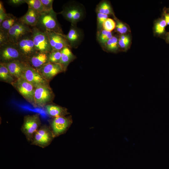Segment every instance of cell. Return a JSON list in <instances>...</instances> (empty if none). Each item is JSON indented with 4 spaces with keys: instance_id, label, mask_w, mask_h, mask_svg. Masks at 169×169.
Wrapping results in <instances>:
<instances>
[{
    "instance_id": "cell-1",
    "label": "cell",
    "mask_w": 169,
    "mask_h": 169,
    "mask_svg": "<svg viewBox=\"0 0 169 169\" xmlns=\"http://www.w3.org/2000/svg\"><path fill=\"white\" fill-rule=\"evenodd\" d=\"M56 15L57 13L53 10L39 13L37 23L34 27L44 32L51 31L63 34Z\"/></svg>"
},
{
    "instance_id": "cell-2",
    "label": "cell",
    "mask_w": 169,
    "mask_h": 169,
    "mask_svg": "<svg viewBox=\"0 0 169 169\" xmlns=\"http://www.w3.org/2000/svg\"><path fill=\"white\" fill-rule=\"evenodd\" d=\"M42 125L40 115L36 113L24 116L21 131L28 142H31L35 133Z\"/></svg>"
},
{
    "instance_id": "cell-3",
    "label": "cell",
    "mask_w": 169,
    "mask_h": 169,
    "mask_svg": "<svg viewBox=\"0 0 169 169\" xmlns=\"http://www.w3.org/2000/svg\"><path fill=\"white\" fill-rule=\"evenodd\" d=\"M54 95L49 85H41L35 88L34 107L42 108L51 104Z\"/></svg>"
},
{
    "instance_id": "cell-4",
    "label": "cell",
    "mask_w": 169,
    "mask_h": 169,
    "mask_svg": "<svg viewBox=\"0 0 169 169\" xmlns=\"http://www.w3.org/2000/svg\"><path fill=\"white\" fill-rule=\"evenodd\" d=\"M0 60L3 63L16 60L26 61L16 44L10 42L0 45Z\"/></svg>"
},
{
    "instance_id": "cell-5",
    "label": "cell",
    "mask_w": 169,
    "mask_h": 169,
    "mask_svg": "<svg viewBox=\"0 0 169 169\" xmlns=\"http://www.w3.org/2000/svg\"><path fill=\"white\" fill-rule=\"evenodd\" d=\"M12 85L23 97L34 106V93L35 87L23 77L17 79Z\"/></svg>"
},
{
    "instance_id": "cell-6",
    "label": "cell",
    "mask_w": 169,
    "mask_h": 169,
    "mask_svg": "<svg viewBox=\"0 0 169 169\" xmlns=\"http://www.w3.org/2000/svg\"><path fill=\"white\" fill-rule=\"evenodd\" d=\"M31 35L37 51L49 53L52 50L46 32L32 27Z\"/></svg>"
},
{
    "instance_id": "cell-7",
    "label": "cell",
    "mask_w": 169,
    "mask_h": 169,
    "mask_svg": "<svg viewBox=\"0 0 169 169\" xmlns=\"http://www.w3.org/2000/svg\"><path fill=\"white\" fill-rule=\"evenodd\" d=\"M54 138L49 126L43 125L34 134L31 144L44 148L51 144Z\"/></svg>"
},
{
    "instance_id": "cell-8",
    "label": "cell",
    "mask_w": 169,
    "mask_h": 169,
    "mask_svg": "<svg viewBox=\"0 0 169 169\" xmlns=\"http://www.w3.org/2000/svg\"><path fill=\"white\" fill-rule=\"evenodd\" d=\"M48 122L49 127L55 138L66 132L72 121L70 116H64L51 118Z\"/></svg>"
},
{
    "instance_id": "cell-9",
    "label": "cell",
    "mask_w": 169,
    "mask_h": 169,
    "mask_svg": "<svg viewBox=\"0 0 169 169\" xmlns=\"http://www.w3.org/2000/svg\"><path fill=\"white\" fill-rule=\"evenodd\" d=\"M31 32L32 28L18 20L7 32L8 41L16 44L21 38Z\"/></svg>"
},
{
    "instance_id": "cell-10",
    "label": "cell",
    "mask_w": 169,
    "mask_h": 169,
    "mask_svg": "<svg viewBox=\"0 0 169 169\" xmlns=\"http://www.w3.org/2000/svg\"><path fill=\"white\" fill-rule=\"evenodd\" d=\"M15 44L26 61L29 57L38 52L35 48L31 33L21 38Z\"/></svg>"
},
{
    "instance_id": "cell-11",
    "label": "cell",
    "mask_w": 169,
    "mask_h": 169,
    "mask_svg": "<svg viewBox=\"0 0 169 169\" xmlns=\"http://www.w3.org/2000/svg\"><path fill=\"white\" fill-rule=\"evenodd\" d=\"M22 77L32 84L35 88L41 85H49V82L44 78L38 71L28 63Z\"/></svg>"
},
{
    "instance_id": "cell-12",
    "label": "cell",
    "mask_w": 169,
    "mask_h": 169,
    "mask_svg": "<svg viewBox=\"0 0 169 169\" xmlns=\"http://www.w3.org/2000/svg\"><path fill=\"white\" fill-rule=\"evenodd\" d=\"M46 80L49 82L57 75L65 71L59 63L48 62L36 69Z\"/></svg>"
},
{
    "instance_id": "cell-13",
    "label": "cell",
    "mask_w": 169,
    "mask_h": 169,
    "mask_svg": "<svg viewBox=\"0 0 169 169\" xmlns=\"http://www.w3.org/2000/svg\"><path fill=\"white\" fill-rule=\"evenodd\" d=\"M52 50H61L64 48L70 47L68 42L64 37V34L53 32H46Z\"/></svg>"
},
{
    "instance_id": "cell-14",
    "label": "cell",
    "mask_w": 169,
    "mask_h": 169,
    "mask_svg": "<svg viewBox=\"0 0 169 169\" xmlns=\"http://www.w3.org/2000/svg\"><path fill=\"white\" fill-rule=\"evenodd\" d=\"M3 64L13 77L17 79L22 76L28 62L25 61L16 60Z\"/></svg>"
},
{
    "instance_id": "cell-15",
    "label": "cell",
    "mask_w": 169,
    "mask_h": 169,
    "mask_svg": "<svg viewBox=\"0 0 169 169\" xmlns=\"http://www.w3.org/2000/svg\"><path fill=\"white\" fill-rule=\"evenodd\" d=\"M49 53L37 52L29 57L27 62L33 68L38 69L48 62Z\"/></svg>"
},
{
    "instance_id": "cell-16",
    "label": "cell",
    "mask_w": 169,
    "mask_h": 169,
    "mask_svg": "<svg viewBox=\"0 0 169 169\" xmlns=\"http://www.w3.org/2000/svg\"><path fill=\"white\" fill-rule=\"evenodd\" d=\"M39 13L34 9L28 8L26 13L18 18L19 21L31 27H34L36 25Z\"/></svg>"
},
{
    "instance_id": "cell-17",
    "label": "cell",
    "mask_w": 169,
    "mask_h": 169,
    "mask_svg": "<svg viewBox=\"0 0 169 169\" xmlns=\"http://www.w3.org/2000/svg\"><path fill=\"white\" fill-rule=\"evenodd\" d=\"M44 107L47 115L51 118L66 116L69 114L66 108L55 104H50Z\"/></svg>"
},
{
    "instance_id": "cell-18",
    "label": "cell",
    "mask_w": 169,
    "mask_h": 169,
    "mask_svg": "<svg viewBox=\"0 0 169 169\" xmlns=\"http://www.w3.org/2000/svg\"><path fill=\"white\" fill-rule=\"evenodd\" d=\"M70 47H74L79 42L81 34L79 30L73 25L71 27L67 35H64Z\"/></svg>"
},
{
    "instance_id": "cell-19",
    "label": "cell",
    "mask_w": 169,
    "mask_h": 169,
    "mask_svg": "<svg viewBox=\"0 0 169 169\" xmlns=\"http://www.w3.org/2000/svg\"><path fill=\"white\" fill-rule=\"evenodd\" d=\"M70 48L66 47L61 50V56L59 64L62 66L65 71L69 63L76 58Z\"/></svg>"
},
{
    "instance_id": "cell-20",
    "label": "cell",
    "mask_w": 169,
    "mask_h": 169,
    "mask_svg": "<svg viewBox=\"0 0 169 169\" xmlns=\"http://www.w3.org/2000/svg\"><path fill=\"white\" fill-rule=\"evenodd\" d=\"M18 20V18L12 14L7 13L5 18L0 24V31L7 33Z\"/></svg>"
},
{
    "instance_id": "cell-21",
    "label": "cell",
    "mask_w": 169,
    "mask_h": 169,
    "mask_svg": "<svg viewBox=\"0 0 169 169\" xmlns=\"http://www.w3.org/2000/svg\"><path fill=\"white\" fill-rule=\"evenodd\" d=\"M16 79L11 74L7 67L2 63H0V80L11 84Z\"/></svg>"
},
{
    "instance_id": "cell-22",
    "label": "cell",
    "mask_w": 169,
    "mask_h": 169,
    "mask_svg": "<svg viewBox=\"0 0 169 169\" xmlns=\"http://www.w3.org/2000/svg\"><path fill=\"white\" fill-rule=\"evenodd\" d=\"M166 22L162 17L156 21L154 26V31L156 35L164 37L167 32L165 28L167 26Z\"/></svg>"
},
{
    "instance_id": "cell-23",
    "label": "cell",
    "mask_w": 169,
    "mask_h": 169,
    "mask_svg": "<svg viewBox=\"0 0 169 169\" xmlns=\"http://www.w3.org/2000/svg\"><path fill=\"white\" fill-rule=\"evenodd\" d=\"M105 49L108 51L115 52L117 51L119 47L118 38L113 36L104 45Z\"/></svg>"
},
{
    "instance_id": "cell-24",
    "label": "cell",
    "mask_w": 169,
    "mask_h": 169,
    "mask_svg": "<svg viewBox=\"0 0 169 169\" xmlns=\"http://www.w3.org/2000/svg\"><path fill=\"white\" fill-rule=\"evenodd\" d=\"M28 8H31L40 13L45 11L41 0H25Z\"/></svg>"
},
{
    "instance_id": "cell-25",
    "label": "cell",
    "mask_w": 169,
    "mask_h": 169,
    "mask_svg": "<svg viewBox=\"0 0 169 169\" xmlns=\"http://www.w3.org/2000/svg\"><path fill=\"white\" fill-rule=\"evenodd\" d=\"M97 13L109 15L112 13V11L110 4L107 1L101 2L97 8Z\"/></svg>"
},
{
    "instance_id": "cell-26",
    "label": "cell",
    "mask_w": 169,
    "mask_h": 169,
    "mask_svg": "<svg viewBox=\"0 0 169 169\" xmlns=\"http://www.w3.org/2000/svg\"><path fill=\"white\" fill-rule=\"evenodd\" d=\"M131 42L130 36L126 34H121L118 38L119 47L123 50H126Z\"/></svg>"
},
{
    "instance_id": "cell-27",
    "label": "cell",
    "mask_w": 169,
    "mask_h": 169,
    "mask_svg": "<svg viewBox=\"0 0 169 169\" xmlns=\"http://www.w3.org/2000/svg\"><path fill=\"white\" fill-rule=\"evenodd\" d=\"M113 36L111 32L102 29L99 31L98 38L99 42L104 45Z\"/></svg>"
},
{
    "instance_id": "cell-28",
    "label": "cell",
    "mask_w": 169,
    "mask_h": 169,
    "mask_svg": "<svg viewBox=\"0 0 169 169\" xmlns=\"http://www.w3.org/2000/svg\"><path fill=\"white\" fill-rule=\"evenodd\" d=\"M61 56V50H52L49 53L48 62L59 63Z\"/></svg>"
},
{
    "instance_id": "cell-29",
    "label": "cell",
    "mask_w": 169,
    "mask_h": 169,
    "mask_svg": "<svg viewBox=\"0 0 169 169\" xmlns=\"http://www.w3.org/2000/svg\"><path fill=\"white\" fill-rule=\"evenodd\" d=\"M74 9V7H67L64 9L60 13L63 15L65 19L71 23L73 18Z\"/></svg>"
},
{
    "instance_id": "cell-30",
    "label": "cell",
    "mask_w": 169,
    "mask_h": 169,
    "mask_svg": "<svg viewBox=\"0 0 169 169\" xmlns=\"http://www.w3.org/2000/svg\"><path fill=\"white\" fill-rule=\"evenodd\" d=\"M116 24L112 19L108 18L102 25L103 29L109 32L112 31L116 27Z\"/></svg>"
},
{
    "instance_id": "cell-31",
    "label": "cell",
    "mask_w": 169,
    "mask_h": 169,
    "mask_svg": "<svg viewBox=\"0 0 169 169\" xmlns=\"http://www.w3.org/2000/svg\"><path fill=\"white\" fill-rule=\"evenodd\" d=\"M115 28L116 31L121 34H126L128 30L125 24L119 21H117Z\"/></svg>"
},
{
    "instance_id": "cell-32",
    "label": "cell",
    "mask_w": 169,
    "mask_h": 169,
    "mask_svg": "<svg viewBox=\"0 0 169 169\" xmlns=\"http://www.w3.org/2000/svg\"><path fill=\"white\" fill-rule=\"evenodd\" d=\"M82 16V11L77 8L74 7L73 18L71 23L72 25L75 24L81 19Z\"/></svg>"
},
{
    "instance_id": "cell-33",
    "label": "cell",
    "mask_w": 169,
    "mask_h": 169,
    "mask_svg": "<svg viewBox=\"0 0 169 169\" xmlns=\"http://www.w3.org/2000/svg\"><path fill=\"white\" fill-rule=\"evenodd\" d=\"M108 18V15L97 13V21L98 26L100 30L102 28V25L105 21Z\"/></svg>"
},
{
    "instance_id": "cell-34",
    "label": "cell",
    "mask_w": 169,
    "mask_h": 169,
    "mask_svg": "<svg viewBox=\"0 0 169 169\" xmlns=\"http://www.w3.org/2000/svg\"><path fill=\"white\" fill-rule=\"evenodd\" d=\"M45 11L53 10L52 5L53 0H41Z\"/></svg>"
},
{
    "instance_id": "cell-35",
    "label": "cell",
    "mask_w": 169,
    "mask_h": 169,
    "mask_svg": "<svg viewBox=\"0 0 169 169\" xmlns=\"http://www.w3.org/2000/svg\"><path fill=\"white\" fill-rule=\"evenodd\" d=\"M7 33L0 31V45L9 43Z\"/></svg>"
},
{
    "instance_id": "cell-36",
    "label": "cell",
    "mask_w": 169,
    "mask_h": 169,
    "mask_svg": "<svg viewBox=\"0 0 169 169\" xmlns=\"http://www.w3.org/2000/svg\"><path fill=\"white\" fill-rule=\"evenodd\" d=\"M7 3L10 5L14 6H19L26 3L25 0H9L7 1Z\"/></svg>"
},
{
    "instance_id": "cell-37",
    "label": "cell",
    "mask_w": 169,
    "mask_h": 169,
    "mask_svg": "<svg viewBox=\"0 0 169 169\" xmlns=\"http://www.w3.org/2000/svg\"><path fill=\"white\" fill-rule=\"evenodd\" d=\"M162 17L165 20L167 25H169V12L167 11L166 8H164Z\"/></svg>"
},
{
    "instance_id": "cell-38",
    "label": "cell",
    "mask_w": 169,
    "mask_h": 169,
    "mask_svg": "<svg viewBox=\"0 0 169 169\" xmlns=\"http://www.w3.org/2000/svg\"><path fill=\"white\" fill-rule=\"evenodd\" d=\"M7 14V13H0V24L5 18Z\"/></svg>"
},
{
    "instance_id": "cell-39",
    "label": "cell",
    "mask_w": 169,
    "mask_h": 169,
    "mask_svg": "<svg viewBox=\"0 0 169 169\" xmlns=\"http://www.w3.org/2000/svg\"><path fill=\"white\" fill-rule=\"evenodd\" d=\"M3 3L1 1H0V13H6V10L4 8Z\"/></svg>"
},
{
    "instance_id": "cell-40",
    "label": "cell",
    "mask_w": 169,
    "mask_h": 169,
    "mask_svg": "<svg viewBox=\"0 0 169 169\" xmlns=\"http://www.w3.org/2000/svg\"><path fill=\"white\" fill-rule=\"evenodd\" d=\"M164 37L166 42L169 44V32H166Z\"/></svg>"
},
{
    "instance_id": "cell-41",
    "label": "cell",
    "mask_w": 169,
    "mask_h": 169,
    "mask_svg": "<svg viewBox=\"0 0 169 169\" xmlns=\"http://www.w3.org/2000/svg\"><path fill=\"white\" fill-rule=\"evenodd\" d=\"M166 9L167 11V12H169V7L168 8H166Z\"/></svg>"
}]
</instances>
